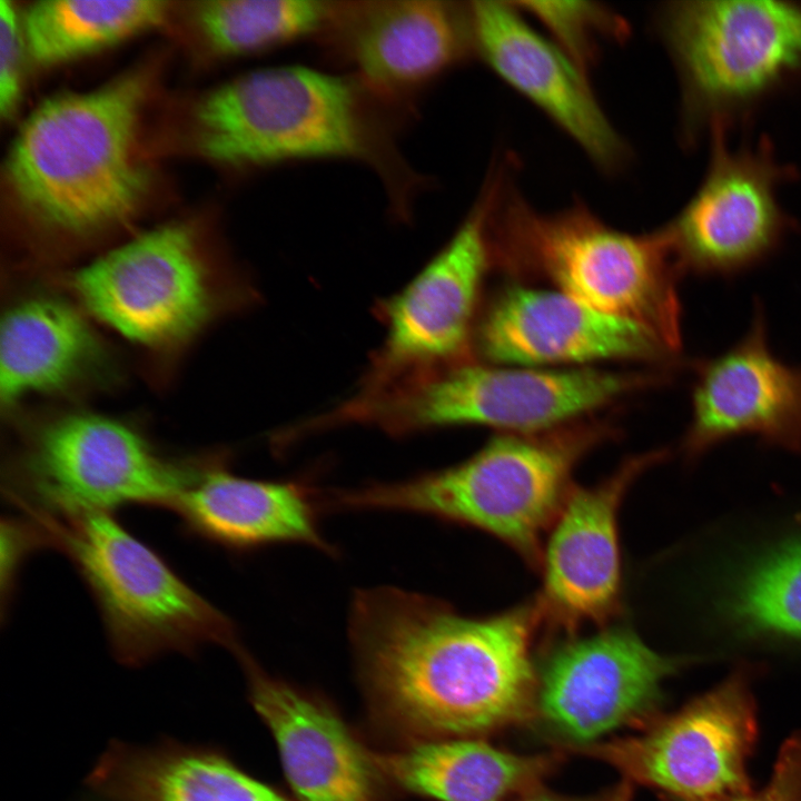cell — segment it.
Returning a JSON list of instances; mask_svg holds the SVG:
<instances>
[{"mask_svg": "<svg viewBox=\"0 0 801 801\" xmlns=\"http://www.w3.org/2000/svg\"><path fill=\"white\" fill-rule=\"evenodd\" d=\"M722 607L741 632L801 640V538L746 570Z\"/></svg>", "mask_w": 801, "mask_h": 801, "instance_id": "4316f807", "label": "cell"}, {"mask_svg": "<svg viewBox=\"0 0 801 801\" xmlns=\"http://www.w3.org/2000/svg\"><path fill=\"white\" fill-rule=\"evenodd\" d=\"M336 1L209 0L196 9L206 43L222 57H240L320 37Z\"/></svg>", "mask_w": 801, "mask_h": 801, "instance_id": "484cf974", "label": "cell"}, {"mask_svg": "<svg viewBox=\"0 0 801 801\" xmlns=\"http://www.w3.org/2000/svg\"><path fill=\"white\" fill-rule=\"evenodd\" d=\"M72 285L96 318L149 348L188 338L216 306L210 268L184 222L157 226L99 256Z\"/></svg>", "mask_w": 801, "mask_h": 801, "instance_id": "8fae6325", "label": "cell"}, {"mask_svg": "<svg viewBox=\"0 0 801 801\" xmlns=\"http://www.w3.org/2000/svg\"><path fill=\"white\" fill-rule=\"evenodd\" d=\"M91 593L118 660L142 664L205 644L239 647L231 621L189 586L111 513L31 516Z\"/></svg>", "mask_w": 801, "mask_h": 801, "instance_id": "52a82bcc", "label": "cell"}, {"mask_svg": "<svg viewBox=\"0 0 801 801\" xmlns=\"http://www.w3.org/2000/svg\"><path fill=\"white\" fill-rule=\"evenodd\" d=\"M723 801H801V732L783 744L771 779L762 791Z\"/></svg>", "mask_w": 801, "mask_h": 801, "instance_id": "4dcf8cb0", "label": "cell"}, {"mask_svg": "<svg viewBox=\"0 0 801 801\" xmlns=\"http://www.w3.org/2000/svg\"><path fill=\"white\" fill-rule=\"evenodd\" d=\"M323 39L390 110L474 51L468 7L441 0L337 1Z\"/></svg>", "mask_w": 801, "mask_h": 801, "instance_id": "5bb4252c", "label": "cell"}, {"mask_svg": "<svg viewBox=\"0 0 801 801\" xmlns=\"http://www.w3.org/2000/svg\"><path fill=\"white\" fill-rule=\"evenodd\" d=\"M712 130L705 176L664 229L683 273L725 277L764 260L791 228L778 198L791 170L774 159L768 144L732 149L722 125Z\"/></svg>", "mask_w": 801, "mask_h": 801, "instance_id": "4fadbf2b", "label": "cell"}, {"mask_svg": "<svg viewBox=\"0 0 801 801\" xmlns=\"http://www.w3.org/2000/svg\"><path fill=\"white\" fill-rule=\"evenodd\" d=\"M151 71L137 68L89 90L58 93L23 120L4 161L28 217L69 235L131 217L150 187L140 151Z\"/></svg>", "mask_w": 801, "mask_h": 801, "instance_id": "3957f363", "label": "cell"}, {"mask_svg": "<svg viewBox=\"0 0 801 801\" xmlns=\"http://www.w3.org/2000/svg\"><path fill=\"white\" fill-rule=\"evenodd\" d=\"M683 660L649 647L627 627L570 641L547 662L540 684L543 718L576 742L595 741L643 716Z\"/></svg>", "mask_w": 801, "mask_h": 801, "instance_id": "e0dca14e", "label": "cell"}, {"mask_svg": "<svg viewBox=\"0 0 801 801\" xmlns=\"http://www.w3.org/2000/svg\"><path fill=\"white\" fill-rule=\"evenodd\" d=\"M98 347L88 323L67 303L49 297L20 301L1 322V402L10 406L66 386L96 360Z\"/></svg>", "mask_w": 801, "mask_h": 801, "instance_id": "603a6c76", "label": "cell"}, {"mask_svg": "<svg viewBox=\"0 0 801 801\" xmlns=\"http://www.w3.org/2000/svg\"><path fill=\"white\" fill-rule=\"evenodd\" d=\"M668 454L659 449L632 457L604 481L570 492L541 558L543 583L534 607L548 630L571 634L616 612L620 506L640 474Z\"/></svg>", "mask_w": 801, "mask_h": 801, "instance_id": "9a60e30c", "label": "cell"}, {"mask_svg": "<svg viewBox=\"0 0 801 801\" xmlns=\"http://www.w3.org/2000/svg\"><path fill=\"white\" fill-rule=\"evenodd\" d=\"M490 241L492 264L635 322L671 352H679L678 283L684 273L665 229L627 234L582 205L541 212L503 178L491 215Z\"/></svg>", "mask_w": 801, "mask_h": 801, "instance_id": "277c9868", "label": "cell"}, {"mask_svg": "<svg viewBox=\"0 0 801 801\" xmlns=\"http://www.w3.org/2000/svg\"><path fill=\"white\" fill-rule=\"evenodd\" d=\"M90 782L113 801H288L214 752L172 745H115Z\"/></svg>", "mask_w": 801, "mask_h": 801, "instance_id": "7402d4cb", "label": "cell"}, {"mask_svg": "<svg viewBox=\"0 0 801 801\" xmlns=\"http://www.w3.org/2000/svg\"><path fill=\"white\" fill-rule=\"evenodd\" d=\"M500 181L497 170L446 245L399 293L377 304L386 335L360 389L472 359L478 298L492 265L490 222Z\"/></svg>", "mask_w": 801, "mask_h": 801, "instance_id": "30bf717a", "label": "cell"}, {"mask_svg": "<svg viewBox=\"0 0 801 801\" xmlns=\"http://www.w3.org/2000/svg\"><path fill=\"white\" fill-rule=\"evenodd\" d=\"M21 14L13 2L0 1V112L14 113L22 91L23 58L27 57Z\"/></svg>", "mask_w": 801, "mask_h": 801, "instance_id": "f1b7e54d", "label": "cell"}, {"mask_svg": "<svg viewBox=\"0 0 801 801\" xmlns=\"http://www.w3.org/2000/svg\"><path fill=\"white\" fill-rule=\"evenodd\" d=\"M200 468L164 457L123 423L75 414L32 436L11 463L2 491L29 516L111 513L129 504L171 508Z\"/></svg>", "mask_w": 801, "mask_h": 801, "instance_id": "ba28073f", "label": "cell"}, {"mask_svg": "<svg viewBox=\"0 0 801 801\" xmlns=\"http://www.w3.org/2000/svg\"><path fill=\"white\" fill-rule=\"evenodd\" d=\"M474 51L606 171L625 162V144L589 86L586 73L523 19L514 3L473 1Z\"/></svg>", "mask_w": 801, "mask_h": 801, "instance_id": "d6986e66", "label": "cell"}, {"mask_svg": "<svg viewBox=\"0 0 801 801\" xmlns=\"http://www.w3.org/2000/svg\"><path fill=\"white\" fill-rule=\"evenodd\" d=\"M160 0H41L21 13L28 57L42 67L107 49L161 24Z\"/></svg>", "mask_w": 801, "mask_h": 801, "instance_id": "d4e9b609", "label": "cell"}, {"mask_svg": "<svg viewBox=\"0 0 801 801\" xmlns=\"http://www.w3.org/2000/svg\"><path fill=\"white\" fill-rule=\"evenodd\" d=\"M392 110L350 75L307 66L261 68L206 92L192 110L196 151L239 169L345 159L380 177L404 217L422 178L395 147Z\"/></svg>", "mask_w": 801, "mask_h": 801, "instance_id": "7a4b0ae2", "label": "cell"}, {"mask_svg": "<svg viewBox=\"0 0 801 801\" xmlns=\"http://www.w3.org/2000/svg\"><path fill=\"white\" fill-rule=\"evenodd\" d=\"M250 696L278 745L286 777L303 801H374L368 760L344 724L327 709L258 671L238 653Z\"/></svg>", "mask_w": 801, "mask_h": 801, "instance_id": "ffe728a7", "label": "cell"}, {"mask_svg": "<svg viewBox=\"0 0 801 801\" xmlns=\"http://www.w3.org/2000/svg\"><path fill=\"white\" fill-rule=\"evenodd\" d=\"M41 527L30 517H8L1 524V591L2 600L12 592L18 568L29 553L47 547Z\"/></svg>", "mask_w": 801, "mask_h": 801, "instance_id": "f546056e", "label": "cell"}, {"mask_svg": "<svg viewBox=\"0 0 801 801\" xmlns=\"http://www.w3.org/2000/svg\"><path fill=\"white\" fill-rule=\"evenodd\" d=\"M756 731L749 673L738 670L642 733L592 752L629 779L680 801H723L751 793L748 760Z\"/></svg>", "mask_w": 801, "mask_h": 801, "instance_id": "7c38bea8", "label": "cell"}, {"mask_svg": "<svg viewBox=\"0 0 801 801\" xmlns=\"http://www.w3.org/2000/svg\"><path fill=\"white\" fill-rule=\"evenodd\" d=\"M609 431L606 424L576 422L541 434L501 435L463 463L399 483L339 491L330 505L415 512L476 527L537 565L541 536L572 491L573 469Z\"/></svg>", "mask_w": 801, "mask_h": 801, "instance_id": "5b68a950", "label": "cell"}, {"mask_svg": "<svg viewBox=\"0 0 801 801\" xmlns=\"http://www.w3.org/2000/svg\"><path fill=\"white\" fill-rule=\"evenodd\" d=\"M171 510L188 532L231 550L303 543L332 552L318 531L308 488L237 476L218 461L202 466Z\"/></svg>", "mask_w": 801, "mask_h": 801, "instance_id": "44dd1931", "label": "cell"}, {"mask_svg": "<svg viewBox=\"0 0 801 801\" xmlns=\"http://www.w3.org/2000/svg\"><path fill=\"white\" fill-rule=\"evenodd\" d=\"M379 764L402 787L439 801H503L536 783L550 761L482 741L448 740L419 743Z\"/></svg>", "mask_w": 801, "mask_h": 801, "instance_id": "cb8c5ba5", "label": "cell"}, {"mask_svg": "<svg viewBox=\"0 0 801 801\" xmlns=\"http://www.w3.org/2000/svg\"><path fill=\"white\" fill-rule=\"evenodd\" d=\"M520 10L536 18L552 42L585 73L595 62L603 41L627 34L623 18L612 9L590 1H523Z\"/></svg>", "mask_w": 801, "mask_h": 801, "instance_id": "83f0119b", "label": "cell"}, {"mask_svg": "<svg viewBox=\"0 0 801 801\" xmlns=\"http://www.w3.org/2000/svg\"><path fill=\"white\" fill-rule=\"evenodd\" d=\"M474 345L488 362L587 367L601 360L664 362L675 356L642 325L595 309L557 289H503L476 324Z\"/></svg>", "mask_w": 801, "mask_h": 801, "instance_id": "2e32d148", "label": "cell"}, {"mask_svg": "<svg viewBox=\"0 0 801 801\" xmlns=\"http://www.w3.org/2000/svg\"><path fill=\"white\" fill-rule=\"evenodd\" d=\"M631 788L629 784L619 785L613 792L607 794L603 801H630Z\"/></svg>", "mask_w": 801, "mask_h": 801, "instance_id": "1f68e13d", "label": "cell"}, {"mask_svg": "<svg viewBox=\"0 0 801 801\" xmlns=\"http://www.w3.org/2000/svg\"><path fill=\"white\" fill-rule=\"evenodd\" d=\"M692 416L682 443L694 459L740 435L801 452V367L772 352L758 301L745 335L724 353L693 363Z\"/></svg>", "mask_w": 801, "mask_h": 801, "instance_id": "ac0fdd59", "label": "cell"}, {"mask_svg": "<svg viewBox=\"0 0 801 801\" xmlns=\"http://www.w3.org/2000/svg\"><path fill=\"white\" fill-rule=\"evenodd\" d=\"M659 26L692 130L724 125L801 73V4L678 1L661 10Z\"/></svg>", "mask_w": 801, "mask_h": 801, "instance_id": "9c48e42d", "label": "cell"}, {"mask_svg": "<svg viewBox=\"0 0 801 801\" xmlns=\"http://www.w3.org/2000/svg\"><path fill=\"white\" fill-rule=\"evenodd\" d=\"M521 801H564V800H561V799H557V798H554L551 795L537 794V795H533V797L526 798Z\"/></svg>", "mask_w": 801, "mask_h": 801, "instance_id": "d6a6232c", "label": "cell"}, {"mask_svg": "<svg viewBox=\"0 0 801 801\" xmlns=\"http://www.w3.org/2000/svg\"><path fill=\"white\" fill-rule=\"evenodd\" d=\"M534 605L468 617L396 587L356 592L348 632L385 713L424 735H469L520 719L536 685Z\"/></svg>", "mask_w": 801, "mask_h": 801, "instance_id": "6da1fadb", "label": "cell"}, {"mask_svg": "<svg viewBox=\"0 0 801 801\" xmlns=\"http://www.w3.org/2000/svg\"><path fill=\"white\" fill-rule=\"evenodd\" d=\"M665 382L656 374L498 367L471 359L358 392L343 405L342 417L346 424L392 435L464 425L534 435L576 423L631 392Z\"/></svg>", "mask_w": 801, "mask_h": 801, "instance_id": "8992f818", "label": "cell"}]
</instances>
